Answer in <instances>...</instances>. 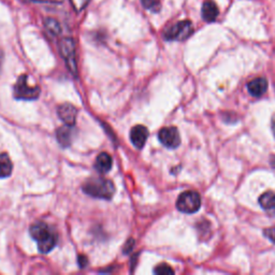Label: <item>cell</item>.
I'll return each mask as SVG.
<instances>
[{
	"label": "cell",
	"mask_w": 275,
	"mask_h": 275,
	"mask_svg": "<svg viewBox=\"0 0 275 275\" xmlns=\"http://www.w3.org/2000/svg\"><path fill=\"white\" fill-rule=\"evenodd\" d=\"M176 207L183 213H196L201 207L200 195L197 192H194V190H187V192H184L183 194L179 195Z\"/></svg>",
	"instance_id": "cell-3"
},
{
	"label": "cell",
	"mask_w": 275,
	"mask_h": 275,
	"mask_svg": "<svg viewBox=\"0 0 275 275\" xmlns=\"http://www.w3.org/2000/svg\"><path fill=\"white\" fill-rule=\"evenodd\" d=\"M59 52L63 60L66 61L67 67L72 73L77 75V61H76V43L70 38L62 39L59 42Z\"/></svg>",
	"instance_id": "cell-6"
},
{
	"label": "cell",
	"mask_w": 275,
	"mask_h": 275,
	"mask_svg": "<svg viewBox=\"0 0 275 275\" xmlns=\"http://www.w3.org/2000/svg\"><path fill=\"white\" fill-rule=\"evenodd\" d=\"M113 164L112 157L108 153H101L97 156L96 163H95V168L100 173H107L111 170Z\"/></svg>",
	"instance_id": "cell-12"
},
{
	"label": "cell",
	"mask_w": 275,
	"mask_h": 275,
	"mask_svg": "<svg viewBox=\"0 0 275 275\" xmlns=\"http://www.w3.org/2000/svg\"><path fill=\"white\" fill-rule=\"evenodd\" d=\"M2 61H3V53L2 50H0V65H2Z\"/></svg>",
	"instance_id": "cell-23"
},
{
	"label": "cell",
	"mask_w": 275,
	"mask_h": 275,
	"mask_svg": "<svg viewBox=\"0 0 275 275\" xmlns=\"http://www.w3.org/2000/svg\"><path fill=\"white\" fill-rule=\"evenodd\" d=\"M147 138H149V130L142 125H136L130 131V140L136 149H142L145 145Z\"/></svg>",
	"instance_id": "cell-8"
},
{
	"label": "cell",
	"mask_w": 275,
	"mask_h": 275,
	"mask_svg": "<svg viewBox=\"0 0 275 275\" xmlns=\"http://www.w3.org/2000/svg\"><path fill=\"white\" fill-rule=\"evenodd\" d=\"M28 78L26 75L20 76L14 86V96L17 99L23 100H35L40 95V87L31 86L28 84Z\"/></svg>",
	"instance_id": "cell-5"
},
{
	"label": "cell",
	"mask_w": 275,
	"mask_h": 275,
	"mask_svg": "<svg viewBox=\"0 0 275 275\" xmlns=\"http://www.w3.org/2000/svg\"><path fill=\"white\" fill-rule=\"evenodd\" d=\"M247 89L254 97H260L268 89V82L266 79L258 78L247 84Z\"/></svg>",
	"instance_id": "cell-10"
},
{
	"label": "cell",
	"mask_w": 275,
	"mask_h": 275,
	"mask_svg": "<svg viewBox=\"0 0 275 275\" xmlns=\"http://www.w3.org/2000/svg\"><path fill=\"white\" fill-rule=\"evenodd\" d=\"M72 7L76 9V11L80 12L85 9L89 3V0H70Z\"/></svg>",
	"instance_id": "cell-19"
},
{
	"label": "cell",
	"mask_w": 275,
	"mask_h": 275,
	"mask_svg": "<svg viewBox=\"0 0 275 275\" xmlns=\"http://www.w3.org/2000/svg\"><path fill=\"white\" fill-rule=\"evenodd\" d=\"M72 138H73L72 126L66 125V126H63V127H61V128L58 129L57 140L63 147H67L71 144Z\"/></svg>",
	"instance_id": "cell-14"
},
{
	"label": "cell",
	"mask_w": 275,
	"mask_h": 275,
	"mask_svg": "<svg viewBox=\"0 0 275 275\" xmlns=\"http://www.w3.org/2000/svg\"><path fill=\"white\" fill-rule=\"evenodd\" d=\"M272 129H273V132L275 135V115L273 116V121H272Z\"/></svg>",
	"instance_id": "cell-22"
},
{
	"label": "cell",
	"mask_w": 275,
	"mask_h": 275,
	"mask_svg": "<svg viewBox=\"0 0 275 275\" xmlns=\"http://www.w3.org/2000/svg\"><path fill=\"white\" fill-rule=\"evenodd\" d=\"M259 203L261 208L264 211H267L270 215L275 216V193L272 192L264 193L259 198Z\"/></svg>",
	"instance_id": "cell-13"
},
{
	"label": "cell",
	"mask_w": 275,
	"mask_h": 275,
	"mask_svg": "<svg viewBox=\"0 0 275 275\" xmlns=\"http://www.w3.org/2000/svg\"><path fill=\"white\" fill-rule=\"evenodd\" d=\"M154 273L161 274V275H167V274H173L174 270L170 266H168V264L162 263V264H159V266H157L155 268Z\"/></svg>",
	"instance_id": "cell-18"
},
{
	"label": "cell",
	"mask_w": 275,
	"mask_h": 275,
	"mask_svg": "<svg viewBox=\"0 0 275 275\" xmlns=\"http://www.w3.org/2000/svg\"><path fill=\"white\" fill-rule=\"evenodd\" d=\"M25 2L36 3V4H52V5H59L63 0H25Z\"/></svg>",
	"instance_id": "cell-20"
},
{
	"label": "cell",
	"mask_w": 275,
	"mask_h": 275,
	"mask_svg": "<svg viewBox=\"0 0 275 275\" xmlns=\"http://www.w3.org/2000/svg\"><path fill=\"white\" fill-rule=\"evenodd\" d=\"M45 27H47V30L49 31V33L53 36H57L60 34L61 31V28H60V25L58 24L57 20L53 19V18H48L45 19Z\"/></svg>",
	"instance_id": "cell-16"
},
{
	"label": "cell",
	"mask_w": 275,
	"mask_h": 275,
	"mask_svg": "<svg viewBox=\"0 0 275 275\" xmlns=\"http://www.w3.org/2000/svg\"><path fill=\"white\" fill-rule=\"evenodd\" d=\"M143 7L152 12H159L161 11V0H141Z\"/></svg>",
	"instance_id": "cell-17"
},
{
	"label": "cell",
	"mask_w": 275,
	"mask_h": 275,
	"mask_svg": "<svg viewBox=\"0 0 275 275\" xmlns=\"http://www.w3.org/2000/svg\"><path fill=\"white\" fill-rule=\"evenodd\" d=\"M30 235L38 242V248L42 254L50 253L57 244V236L44 223H36L31 226Z\"/></svg>",
	"instance_id": "cell-1"
},
{
	"label": "cell",
	"mask_w": 275,
	"mask_h": 275,
	"mask_svg": "<svg viewBox=\"0 0 275 275\" xmlns=\"http://www.w3.org/2000/svg\"><path fill=\"white\" fill-rule=\"evenodd\" d=\"M58 115L61 119V121L66 125L73 126L76 124L78 110L73 107L72 104L65 103V104H61L58 108Z\"/></svg>",
	"instance_id": "cell-9"
},
{
	"label": "cell",
	"mask_w": 275,
	"mask_h": 275,
	"mask_svg": "<svg viewBox=\"0 0 275 275\" xmlns=\"http://www.w3.org/2000/svg\"><path fill=\"white\" fill-rule=\"evenodd\" d=\"M264 236H266L270 241L275 243V227L264 230Z\"/></svg>",
	"instance_id": "cell-21"
},
{
	"label": "cell",
	"mask_w": 275,
	"mask_h": 275,
	"mask_svg": "<svg viewBox=\"0 0 275 275\" xmlns=\"http://www.w3.org/2000/svg\"><path fill=\"white\" fill-rule=\"evenodd\" d=\"M159 141L168 149H176L181 144V136L175 127H166L159 131Z\"/></svg>",
	"instance_id": "cell-7"
},
{
	"label": "cell",
	"mask_w": 275,
	"mask_h": 275,
	"mask_svg": "<svg viewBox=\"0 0 275 275\" xmlns=\"http://www.w3.org/2000/svg\"><path fill=\"white\" fill-rule=\"evenodd\" d=\"M219 10L213 0H204L202 6V17L208 23H212L217 18Z\"/></svg>",
	"instance_id": "cell-11"
},
{
	"label": "cell",
	"mask_w": 275,
	"mask_h": 275,
	"mask_svg": "<svg viewBox=\"0 0 275 275\" xmlns=\"http://www.w3.org/2000/svg\"><path fill=\"white\" fill-rule=\"evenodd\" d=\"M83 192L93 198L111 199L115 193L114 184L109 179L93 177L83 185Z\"/></svg>",
	"instance_id": "cell-2"
},
{
	"label": "cell",
	"mask_w": 275,
	"mask_h": 275,
	"mask_svg": "<svg viewBox=\"0 0 275 275\" xmlns=\"http://www.w3.org/2000/svg\"><path fill=\"white\" fill-rule=\"evenodd\" d=\"M13 165L7 154H0V178H6L11 175Z\"/></svg>",
	"instance_id": "cell-15"
},
{
	"label": "cell",
	"mask_w": 275,
	"mask_h": 275,
	"mask_svg": "<svg viewBox=\"0 0 275 275\" xmlns=\"http://www.w3.org/2000/svg\"><path fill=\"white\" fill-rule=\"evenodd\" d=\"M194 33V26L190 20H182L166 30L164 35L168 41H183L192 36Z\"/></svg>",
	"instance_id": "cell-4"
}]
</instances>
